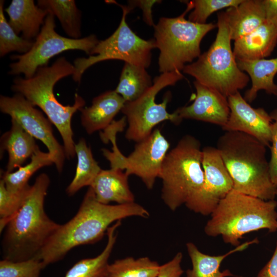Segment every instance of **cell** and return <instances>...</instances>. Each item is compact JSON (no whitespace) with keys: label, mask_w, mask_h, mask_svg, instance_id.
Returning <instances> with one entry per match:
<instances>
[{"label":"cell","mask_w":277,"mask_h":277,"mask_svg":"<svg viewBox=\"0 0 277 277\" xmlns=\"http://www.w3.org/2000/svg\"><path fill=\"white\" fill-rule=\"evenodd\" d=\"M193 84L196 90L195 99L191 105L175 111L179 118L182 121L195 120L224 127L230 114L227 97L196 81Z\"/></svg>","instance_id":"cell-16"},{"label":"cell","mask_w":277,"mask_h":277,"mask_svg":"<svg viewBox=\"0 0 277 277\" xmlns=\"http://www.w3.org/2000/svg\"><path fill=\"white\" fill-rule=\"evenodd\" d=\"M38 148L35 138L15 121L11 120L10 129L1 138V154L4 151L8 154V161L5 171L11 172L14 169L21 167Z\"/></svg>","instance_id":"cell-23"},{"label":"cell","mask_w":277,"mask_h":277,"mask_svg":"<svg viewBox=\"0 0 277 277\" xmlns=\"http://www.w3.org/2000/svg\"><path fill=\"white\" fill-rule=\"evenodd\" d=\"M55 28L54 15L49 12L31 49L25 54L11 56L15 62L10 64L8 73L23 74L25 78H31L38 68L47 66L53 56L70 50H82L89 55L99 42L94 34L79 39L64 37L56 32Z\"/></svg>","instance_id":"cell-11"},{"label":"cell","mask_w":277,"mask_h":277,"mask_svg":"<svg viewBox=\"0 0 277 277\" xmlns=\"http://www.w3.org/2000/svg\"><path fill=\"white\" fill-rule=\"evenodd\" d=\"M123 10V15L117 28L109 37L99 41L91 50L88 57H80L74 61L75 72L72 78L80 83L84 72L90 67L106 60H122L135 65L148 68L151 61V50L155 48L154 39H144L137 36L129 27L126 16L133 9L116 2Z\"/></svg>","instance_id":"cell-9"},{"label":"cell","mask_w":277,"mask_h":277,"mask_svg":"<svg viewBox=\"0 0 277 277\" xmlns=\"http://www.w3.org/2000/svg\"><path fill=\"white\" fill-rule=\"evenodd\" d=\"M277 44V28L266 21L251 33L234 41L236 61H254L269 56Z\"/></svg>","instance_id":"cell-18"},{"label":"cell","mask_w":277,"mask_h":277,"mask_svg":"<svg viewBox=\"0 0 277 277\" xmlns=\"http://www.w3.org/2000/svg\"><path fill=\"white\" fill-rule=\"evenodd\" d=\"M121 225V221H118L108 229L107 244L98 255L79 261L68 270L65 277H107L109 259L116 241L117 230Z\"/></svg>","instance_id":"cell-25"},{"label":"cell","mask_w":277,"mask_h":277,"mask_svg":"<svg viewBox=\"0 0 277 277\" xmlns=\"http://www.w3.org/2000/svg\"><path fill=\"white\" fill-rule=\"evenodd\" d=\"M110 142L112 151L107 149L102 151L109 162L111 168L125 170L128 176H137L147 189H152L170 148L169 142L161 130L154 129L149 136L136 143L133 151L128 156L118 149L116 138H112Z\"/></svg>","instance_id":"cell-12"},{"label":"cell","mask_w":277,"mask_h":277,"mask_svg":"<svg viewBox=\"0 0 277 277\" xmlns=\"http://www.w3.org/2000/svg\"><path fill=\"white\" fill-rule=\"evenodd\" d=\"M161 1H130L129 6L133 9L135 7H140L143 11V18L146 23L149 26H153L152 16V7L155 3H160Z\"/></svg>","instance_id":"cell-37"},{"label":"cell","mask_w":277,"mask_h":277,"mask_svg":"<svg viewBox=\"0 0 277 277\" xmlns=\"http://www.w3.org/2000/svg\"><path fill=\"white\" fill-rule=\"evenodd\" d=\"M276 196H277V189H276Z\"/></svg>","instance_id":"cell-40"},{"label":"cell","mask_w":277,"mask_h":277,"mask_svg":"<svg viewBox=\"0 0 277 277\" xmlns=\"http://www.w3.org/2000/svg\"><path fill=\"white\" fill-rule=\"evenodd\" d=\"M4 1H0V56L12 52L25 54L32 48L34 42L19 36L9 24L4 12Z\"/></svg>","instance_id":"cell-31"},{"label":"cell","mask_w":277,"mask_h":277,"mask_svg":"<svg viewBox=\"0 0 277 277\" xmlns=\"http://www.w3.org/2000/svg\"><path fill=\"white\" fill-rule=\"evenodd\" d=\"M223 12L231 41L251 33L266 21L263 0H243Z\"/></svg>","instance_id":"cell-20"},{"label":"cell","mask_w":277,"mask_h":277,"mask_svg":"<svg viewBox=\"0 0 277 277\" xmlns=\"http://www.w3.org/2000/svg\"><path fill=\"white\" fill-rule=\"evenodd\" d=\"M54 164L52 157L48 152L37 149L31 157L30 163L21 166L15 171L1 172V180L6 188L10 191H17L29 185L30 178L40 168Z\"/></svg>","instance_id":"cell-30"},{"label":"cell","mask_w":277,"mask_h":277,"mask_svg":"<svg viewBox=\"0 0 277 277\" xmlns=\"http://www.w3.org/2000/svg\"><path fill=\"white\" fill-rule=\"evenodd\" d=\"M266 146L253 136L228 131L219 137L216 148L233 181V189L268 201L277 188L272 183Z\"/></svg>","instance_id":"cell-3"},{"label":"cell","mask_w":277,"mask_h":277,"mask_svg":"<svg viewBox=\"0 0 277 277\" xmlns=\"http://www.w3.org/2000/svg\"><path fill=\"white\" fill-rule=\"evenodd\" d=\"M27 185L22 190L10 191L7 189L3 180L0 181V232L2 233L9 222L22 206L31 188Z\"/></svg>","instance_id":"cell-32"},{"label":"cell","mask_w":277,"mask_h":277,"mask_svg":"<svg viewBox=\"0 0 277 277\" xmlns=\"http://www.w3.org/2000/svg\"><path fill=\"white\" fill-rule=\"evenodd\" d=\"M149 211L135 203L104 204L97 201L89 187L75 215L60 225L37 256L45 266L62 260L75 247L100 241L108 229L122 219L138 216L147 218Z\"/></svg>","instance_id":"cell-1"},{"label":"cell","mask_w":277,"mask_h":277,"mask_svg":"<svg viewBox=\"0 0 277 277\" xmlns=\"http://www.w3.org/2000/svg\"><path fill=\"white\" fill-rule=\"evenodd\" d=\"M277 202L265 201L232 189L218 204L206 223L204 232L221 235L226 244L236 247L249 232L266 229L277 230Z\"/></svg>","instance_id":"cell-5"},{"label":"cell","mask_w":277,"mask_h":277,"mask_svg":"<svg viewBox=\"0 0 277 277\" xmlns=\"http://www.w3.org/2000/svg\"><path fill=\"white\" fill-rule=\"evenodd\" d=\"M273 120L271 125V157L269 162L270 179L277 188V108L270 113Z\"/></svg>","instance_id":"cell-35"},{"label":"cell","mask_w":277,"mask_h":277,"mask_svg":"<svg viewBox=\"0 0 277 277\" xmlns=\"http://www.w3.org/2000/svg\"><path fill=\"white\" fill-rule=\"evenodd\" d=\"M182 259V253H176L171 260L160 266L156 277H181L184 273L181 266Z\"/></svg>","instance_id":"cell-36"},{"label":"cell","mask_w":277,"mask_h":277,"mask_svg":"<svg viewBox=\"0 0 277 277\" xmlns=\"http://www.w3.org/2000/svg\"><path fill=\"white\" fill-rule=\"evenodd\" d=\"M184 78L181 71L162 73L153 81L152 85L135 101L125 102L121 111L125 115L128 127L125 137L137 143L144 140L159 124L169 121L175 125L182 121L174 111L170 113L167 110L171 99V93H166L161 103L155 102L157 94L163 88L174 85Z\"/></svg>","instance_id":"cell-10"},{"label":"cell","mask_w":277,"mask_h":277,"mask_svg":"<svg viewBox=\"0 0 277 277\" xmlns=\"http://www.w3.org/2000/svg\"><path fill=\"white\" fill-rule=\"evenodd\" d=\"M5 10L15 33L29 40L38 36L49 13L36 5L33 0H12Z\"/></svg>","instance_id":"cell-21"},{"label":"cell","mask_w":277,"mask_h":277,"mask_svg":"<svg viewBox=\"0 0 277 277\" xmlns=\"http://www.w3.org/2000/svg\"><path fill=\"white\" fill-rule=\"evenodd\" d=\"M201 148L198 139L186 134L164 159L159 175L162 183L161 198L171 211L185 205L203 185Z\"/></svg>","instance_id":"cell-6"},{"label":"cell","mask_w":277,"mask_h":277,"mask_svg":"<svg viewBox=\"0 0 277 277\" xmlns=\"http://www.w3.org/2000/svg\"><path fill=\"white\" fill-rule=\"evenodd\" d=\"M153 84L146 68L125 63L119 83L114 90L125 102L136 100Z\"/></svg>","instance_id":"cell-27"},{"label":"cell","mask_w":277,"mask_h":277,"mask_svg":"<svg viewBox=\"0 0 277 277\" xmlns=\"http://www.w3.org/2000/svg\"><path fill=\"white\" fill-rule=\"evenodd\" d=\"M161 265L147 256H131L109 264L107 277H156Z\"/></svg>","instance_id":"cell-29"},{"label":"cell","mask_w":277,"mask_h":277,"mask_svg":"<svg viewBox=\"0 0 277 277\" xmlns=\"http://www.w3.org/2000/svg\"><path fill=\"white\" fill-rule=\"evenodd\" d=\"M45 267L43 263L37 259L17 262L2 259L0 261V277H40Z\"/></svg>","instance_id":"cell-34"},{"label":"cell","mask_w":277,"mask_h":277,"mask_svg":"<svg viewBox=\"0 0 277 277\" xmlns=\"http://www.w3.org/2000/svg\"><path fill=\"white\" fill-rule=\"evenodd\" d=\"M243 0H193L184 1L187 7L192 10L188 20L200 24H206L208 18L214 12L223 9L235 7Z\"/></svg>","instance_id":"cell-33"},{"label":"cell","mask_w":277,"mask_h":277,"mask_svg":"<svg viewBox=\"0 0 277 277\" xmlns=\"http://www.w3.org/2000/svg\"><path fill=\"white\" fill-rule=\"evenodd\" d=\"M237 63L240 69L246 73L251 81V87L244 96L248 103L254 101L258 92L261 90L277 96V84L274 82L277 73V57L254 61H237Z\"/></svg>","instance_id":"cell-22"},{"label":"cell","mask_w":277,"mask_h":277,"mask_svg":"<svg viewBox=\"0 0 277 277\" xmlns=\"http://www.w3.org/2000/svg\"><path fill=\"white\" fill-rule=\"evenodd\" d=\"M217 17L214 41L196 61L186 65L182 72L228 97L246 87L250 78L238 65L223 11L217 13Z\"/></svg>","instance_id":"cell-7"},{"label":"cell","mask_w":277,"mask_h":277,"mask_svg":"<svg viewBox=\"0 0 277 277\" xmlns=\"http://www.w3.org/2000/svg\"><path fill=\"white\" fill-rule=\"evenodd\" d=\"M255 238L246 242L226 253L210 255L201 252L192 242H188L186 246L192 263V268L186 271V277H228L234 275L229 269L221 271L220 267L222 262L229 255L246 249L250 245L257 244Z\"/></svg>","instance_id":"cell-24"},{"label":"cell","mask_w":277,"mask_h":277,"mask_svg":"<svg viewBox=\"0 0 277 277\" xmlns=\"http://www.w3.org/2000/svg\"><path fill=\"white\" fill-rule=\"evenodd\" d=\"M73 65L65 57L58 58L50 66L38 68L31 78L16 77L13 80L11 90L22 95L33 106H38L57 128L61 134L66 158H73L75 154L71 120L73 114L85 105L84 99L75 94L72 105H64L56 98L53 88L63 78L73 75Z\"/></svg>","instance_id":"cell-4"},{"label":"cell","mask_w":277,"mask_h":277,"mask_svg":"<svg viewBox=\"0 0 277 277\" xmlns=\"http://www.w3.org/2000/svg\"><path fill=\"white\" fill-rule=\"evenodd\" d=\"M129 176L123 170H103L90 185L97 201L104 204L115 202L124 204L135 202L128 184Z\"/></svg>","instance_id":"cell-19"},{"label":"cell","mask_w":277,"mask_h":277,"mask_svg":"<svg viewBox=\"0 0 277 277\" xmlns=\"http://www.w3.org/2000/svg\"><path fill=\"white\" fill-rule=\"evenodd\" d=\"M75 151L77 163L74 176L66 190L69 196L74 195L84 187H90L102 170L84 138L75 144Z\"/></svg>","instance_id":"cell-26"},{"label":"cell","mask_w":277,"mask_h":277,"mask_svg":"<svg viewBox=\"0 0 277 277\" xmlns=\"http://www.w3.org/2000/svg\"><path fill=\"white\" fill-rule=\"evenodd\" d=\"M37 5L54 14L71 38L81 36V12L73 0H38Z\"/></svg>","instance_id":"cell-28"},{"label":"cell","mask_w":277,"mask_h":277,"mask_svg":"<svg viewBox=\"0 0 277 277\" xmlns=\"http://www.w3.org/2000/svg\"><path fill=\"white\" fill-rule=\"evenodd\" d=\"M125 101L115 90H109L93 98L90 107L81 112V124L88 134L106 129L122 110Z\"/></svg>","instance_id":"cell-17"},{"label":"cell","mask_w":277,"mask_h":277,"mask_svg":"<svg viewBox=\"0 0 277 277\" xmlns=\"http://www.w3.org/2000/svg\"><path fill=\"white\" fill-rule=\"evenodd\" d=\"M202 164L203 185L185 206L196 213L208 215L233 189V181L216 147L206 146L202 149Z\"/></svg>","instance_id":"cell-14"},{"label":"cell","mask_w":277,"mask_h":277,"mask_svg":"<svg viewBox=\"0 0 277 277\" xmlns=\"http://www.w3.org/2000/svg\"><path fill=\"white\" fill-rule=\"evenodd\" d=\"M230 114L225 131H236L256 138L266 147H270L273 120L264 108L252 107L240 91L227 97Z\"/></svg>","instance_id":"cell-15"},{"label":"cell","mask_w":277,"mask_h":277,"mask_svg":"<svg viewBox=\"0 0 277 277\" xmlns=\"http://www.w3.org/2000/svg\"><path fill=\"white\" fill-rule=\"evenodd\" d=\"M257 277H277V241L271 258L260 271Z\"/></svg>","instance_id":"cell-38"},{"label":"cell","mask_w":277,"mask_h":277,"mask_svg":"<svg viewBox=\"0 0 277 277\" xmlns=\"http://www.w3.org/2000/svg\"><path fill=\"white\" fill-rule=\"evenodd\" d=\"M266 20L277 28V0H263Z\"/></svg>","instance_id":"cell-39"},{"label":"cell","mask_w":277,"mask_h":277,"mask_svg":"<svg viewBox=\"0 0 277 277\" xmlns=\"http://www.w3.org/2000/svg\"><path fill=\"white\" fill-rule=\"evenodd\" d=\"M187 8L180 16L161 17L154 26L155 48L160 50L158 65L162 73L181 71L201 54V43L214 29L212 23L200 24L186 19Z\"/></svg>","instance_id":"cell-8"},{"label":"cell","mask_w":277,"mask_h":277,"mask_svg":"<svg viewBox=\"0 0 277 277\" xmlns=\"http://www.w3.org/2000/svg\"><path fill=\"white\" fill-rule=\"evenodd\" d=\"M0 110L46 146L58 172H61L66 157L63 146L54 136L50 120L19 93L12 96L1 95Z\"/></svg>","instance_id":"cell-13"},{"label":"cell","mask_w":277,"mask_h":277,"mask_svg":"<svg viewBox=\"0 0 277 277\" xmlns=\"http://www.w3.org/2000/svg\"><path fill=\"white\" fill-rule=\"evenodd\" d=\"M50 182L46 173L36 178L22 206L5 228L3 259L17 262L35 258L60 226L45 210Z\"/></svg>","instance_id":"cell-2"}]
</instances>
